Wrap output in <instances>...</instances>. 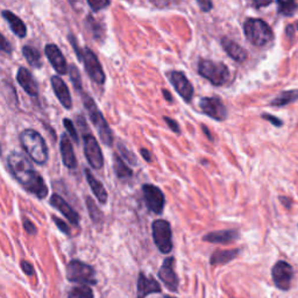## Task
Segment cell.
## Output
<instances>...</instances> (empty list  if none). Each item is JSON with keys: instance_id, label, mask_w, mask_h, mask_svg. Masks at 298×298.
<instances>
[{"instance_id": "obj_1", "label": "cell", "mask_w": 298, "mask_h": 298, "mask_svg": "<svg viewBox=\"0 0 298 298\" xmlns=\"http://www.w3.org/2000/svg\"><path fill=\"white\" fill-rule=\"evenodd\" d=\"M9 171L28 192L38 198H45L48 196V186L42 176L34 169L27 156L18 152H12L7 157Z\"/></svg>"}, {"instance_id": "obj_2", "label": "cell", "mask_w": 298, "mask_h": 298, "mask_svg": "<svg viewBox=\"0 0 298 298\" xmlns=\"http://www.w3.org/2000/svg\"><path fill=\"white\" fill-rule=\"evenodd\" d=\"M20 143L28 156L37 165L43 166L48 161V147L43 136L38 130L27 128L20 134Z\"/></svg>"}, {"instance_id": "obj_3", "label": "cell", "mask_w": 298, "mask_h": 298, "mask_svg": "<svg viewBox=\"0 0 298 298\" xmlns=\"http://www.w3.org/2000/svg\"><path fill=\"white\" fill-rule=\"evenodd\" d=\"M82 96H83V103L85 109H86L87 113H89L90 120L92 121L93 126L96 127V129L98 130L101 142H103L104 145L111 147L113 145L114 139L112 129L110 128L106 119L104 118L103 113L100 112V110L97 107L96 103H94V100L91 98V96L86 93H82Z\"/></svg>"}, {"instance_id": "obj_4", "label": "cell", "mask_w": 298, "mask_h": 298, "mask_svg": "<svg viewBox=\"0 0 298 298\" xmlns=\"http://www.w3.org/2000/svg\"><path fill=\"white\" fill-rule=\"evenodd\" d=\"M244 31L245 37L255 47H264L274 38L271 28L261 19H248L244 24Z\"/></svg>"}, {"instance_id": "obj_5", "label": "cell", "mask_w": 298, "mask_h": 298, "mask_svg": "<svg viewBox=\"0 0 298 298\" xmlns=\"http://www.w3.org/2000/svg\"><path fill=\"white\" fill-rule=\"evenodd\" d=\"M198 74L210 83L220 86L230 78V71L227 65L221 62H213L210 60H201L198 63Z\"/></svg>"}, {"instance_id": "obj_6", "label": "cell", "mask_w": 298, "mask_h": 298, "mask_svg": "<svg viewBox=\"0 0 298 298\" xmlns=\"http://www.w3.org/2000/svg\"><path fill=\"white\" fill-rule=\"evenodd\" d=\"M67 277L70 282H78L82 284H96V273L93 268L83 262L74 260L68 264Z\"/></svg>"}, {"instance_id": "obj_7", "label": "cell", "mask_w": 298, "mask_h": 298, "mask_svg": "<svg viewBox=\"0 0 298 298\" xmlns=\"http://www.w3.org/2000/svg\"><path fill=\"white\" fill-rule=\"evenodd\" d=\"M153 239L155 241L156 247L159 248L161 253L168 254L172 250V240H171V227L167 220H155L152 225Z\"/></svg>"}, {"instance_id": "obj_8", "label": "cell", "mask_w": 298, "mask_h": 298, "mask_svg": "<svg viewBox=\"0 0 298 298\" xmlns=\"http://www.w3.org/2000/svg\"><path fill=\"white\" fill-rule=\"evenodd\" d=\"M81 61L84 63V68L86 70V74L97 84H104L106 81V75H105L103 67H101L99 60L96 56V54L91 50L90 48L85 47L83 49Z\"/></svg>"}, {"instance_id": "obj_9", "label": "cell", "mask_w": 298, "mask_h": 298, "mask_svg": "<svg viewBox=\"0 0 298 298\" xmlns=\"http://www.w3.org/2000/svg\"><path fill=\"white\" fill-rule=\"evenodd\" d=\"M84 155L93 169H101L104 166V156L97 139L91 133L83 134Z\"/></svg>"}, {"instance_id": "obj_10", "label": "cell", "mask_w": 298, "mask_h": 298, "mask_svg": "<svg viewBox=\"0 0 298 298\" xmlns=\"http://www.w3.org/2000/svg\"><path fill=\"white\" fill-rule=\"evenodd\" d=\"M271 277L277 289L287 291L290 289L294 277V269L286 261H278L271 270Z\"/></svg>"}, {"instance_id": "obj_11", "label": "cell", "mask_w": 298, "mask_h": 298, "mask_svg": "<svg viewBox=\"0 0 298 298\" xmlns=\"http://www.w3.org/2000/svg\"><path fill=\"white\" fill-rule=\"evenodd\" d=\"M142 192L147 208L154 213L161 214L166 204L165 195H163L161 189L152 184H145L142 185Z\"/></svg>"}, {"instance_id": "obj_12", "label": "cell", "mask_w": 298, "mask_h": 298, "mask_svg": "<svg viewBox=\"0 0 298 298\" xmlns=\"http://www.w3.org/2000/svg\"><path fill=\"white\" fill-rule=\"evenodd\" d=\"M168 78L172 86L175 87L176 92H177L186 103H190V101L192 100V98H194L195 90L192 84L190 83V81L186 78L184 73L172 70L168 73Z\"/></svg>"}, {"instance_id": "obj_13", "label": "cell", "mask_w": 298, "mask_h": 298, "mask_svg": "<svg viewBox=\"0 0 298 298\" xmlns=\"http://www.w3.org/2000/svg\"><path fill=\"white\" fill-rule=\"evenodd\" d=\"M199 107L206 116L212 119L221 121L227 117V110H226L224 103L218 97H205L199 100Z\"/></svg>"}, {"instance_id": "obj_14", "label": "cell", "mask_w": 298, "mask_h": 298, "mask_svg": "<svg viewBox=\"0 0 298 298\" xmlns=\"http://www.w3.org/2000/svg\"><path fill=\"white\" fill-rule=\"evenodd\" d=\"M44 54L56 73H58L60 75H65L68 73L69 67H68L67 60H65L64 55L62 54L61 49L58 48L56 44L49 43L45 45Z\"/></svg>"}, {"instance_id": "obj_15", "label": "cell", "mask_w": 298, "mask_h": 298, "mask_svg": "<svg viewBox=\"0 0 298 298\" xmlns=\"http://www.w3.org/2000/svg\"><path fill=\"white\" fill-rule=\"evenodd\" d=\"M173 264H175L173 257L166 258L161 269L159 271L160 280L162 281L163 284H165L170 291H176L178 288V278L175 270H173Z\"/></svg>"}, {"instance_id": "obj_16", "label": "cell", "mask_w": 298, "mask_h": 298, "mask_svg": "<svg viewBox=\"0 0 298 298\" xmlns=\"http://www.w3.org/2000/svg\"><path fill=\"white\" fill-rule=\"evenodd\" d=\"M50 83L55 96L57 97L62 106L64 109L70 110L73 107V99H71V94L70 91H69L68 85L64 83V81L60 76H52L50 78Z\"/></svg>"}, {"instance_id": "obj_17", "label": "cell", "mask_w": 298, "mask_h": 298, "mask_svg": "<svg viewBox=\"0 0 298 298\" xmlns=\"http://www.w3.org/2000/svg\"><path fill=\"white\" fill-rule=\"evenodd\" d=\"M16 81L25 92L29 94L31 97H38L39 94V86L37 81L34 80L31 71L24 67L19 68L18 73H16Z\"/></svg>"}, {"instance_id": "obj_18", "label": "cell", "mask_w": 298, "mask_h": 298, "mask_svg": "<svg viewBox=\"0 0 298 298\" xmlns=\"http://www.w3.org/2000/svg\"><path fill=\"white\" fill-rule=\"evenodd\" d=\"M60 150H61L62 161H63L64 166L69 169L76 168L77 159H76V155H75L73 143H71L70 137L68 136V134H62L61 135Z\"/></svg>"}, {"instance_id": "obj_19", "label": "cell", "mask_w": 298, "mask_h": 298, "mask_svg": "<svg viewBox=\"0 0 298 298\" xmlns=\"http://www.w3.org/2000/svg\"><path fill=\"white\" fill-rule=\"evenodd\" d=\"M50 204L54 206L55 209L58 210V211H60L61 213L71 222V224L75 226L78 225V222H80V215H78L77 212L75 211V210L61 197V196H58L56 194L52 195L50 198Z\"/></svg>"}, {"instance_id": "obj_20", "label": "cell", "mask_w": 298, "mask_h": 298, "mask_svg": "<svg viewBox=\"0 0 298 298\" xmlns=\"http://www.w3.org/2000/svg\"><path fill=\"white\" fill-rule=\"evenodd\" d=\"M161 286L153 277L146 276L143 273L139 274L137 280V298H145L147 295L153 293H160Z\"/></svg>"}, {"instance_id": "obj_21", "label": "cell", "mask_w": 298, "mask_h": 298, "mask_svg": "<svg viewBox=\"0 0 298 298\" xmlns=\"http://www.w3.org/2000/svg\"><path fill=\"white\" fill-rule=\"evenodd\" d=\"M221 45L225 49V51L227 52V55L231 58H233L235 62L238 63H242L247 60V51L241 47L240 44H238L237 42L228 38H222L221 39Z\"/></svg>"}, {"instance_id": "obj_22", "label": "cell", "mask_w": 298, "mask_h": 298, "mask_svg": "<svg viewBox=\"0 0 298 298\" xmlns=\"http://www.w3.org/2000/svg\"><path fill=\"white\" fill-rule=\"evenodd\" d=\"M239 239V232L235 230H225L210 232L209 234L204 235L203 240L211 242V244H230Z\"/></svg>"}, {"instance_id": "obj_23", "label": "cell", "mask_w": 298, "mask_h": 298, "mask_svg": "<svg viewBox=\"0 0 298 298\" xmlns=\"http://www.w3.org/2000/svg\"><path fill=\"white\" fill-rule=\"evenodd\" d=\"M1 14H2V18L8 22L9 28L12 29V32L14 33L16 37L24 39L26 37V34H27V27H26L24 21L11 11H2Z\"/></svg>"}, {"instance_id": "obj_24", "label": "cell", "mask_w": 298, "mask_h": 298, "mask_svg": "<svg viewBox=\"0 0 298 298\" xmlns=\"http://www.w3.org/2000/svg\"><path fill=\"white\" fill-rule=\"evenodd\" d=\"M85 176H86L87 183H89L91 190H92V192L96 196L98 201L101 204H105V203L107 202V198H109V196H107V191L105 190L104 185L101 184L100 181H98V179L94 177L93 173L90 171L89 169H85Z\"/></svg>"}, {"instance_id": "obj_25", "label": "cell", "mask_w": 298, "mask_h": 298, "mask_svg": "<svg viewBox=\"0 0 298 298\" xmlns=\"http://www.w3.org/2000/svg\"><path fill=\"white\" fill-rule=\"evenodd\" d=\"M298 100V90H290V91H283L278 96L274 98L270 101L271 106H277V107H283L286 105H289L294 101Z\"/></svg>"}, {"instance_id": "obj_26", "label": "cell", "mask_w": 298, "mask_h": 298, "mask_svg": "<svg viewBox=\"0 0 298 298\" xmlns=\"http://www.w3.org/2000/svg\"><path fill=\"white\" fill-rule=\"evenodd\" d=\"M22 55L27 60L28 64L34 69H40L42 67L41 54L37 48L31 47V45H25L22 47Z\"/></svg>"}, {"instance_id": "obj_27", "label": "cell", "mask_w": 298, "mask_h": 298, "mask_svg": "<svg viewBox=\"0 0 298 298\" xmlns=\"http://www.w3.org/2000/svg\"><path fill=\"white\" fill-rule=\"evenodd\" d=\"M113 168L114 171H116V175L119 178L125 179L132 177L133 170L126 165V162L118 154H114L113 155Z\"/></svg>"}, {"instance_id": "obj_28", "label": "cell", "mask_w": 298, "mask_h": 298, "mask_svg": "<svg viewBox=\"0 0 298 298\" xmlns=\"http://www.w3.org/2000/svg\"><path fill=\"white\" fill-rule=\"evenodd\" d=\"M239 250L233 251H215L213 254L211 255L210 262L211 264H224L228 263V262L233 260L238 256Z\"/></svg>"}, {"instance_id": "obj_29", "label": "cell", "mask_w": 298, "mask_h": 298, "mask_svg": "<svg viewBox=\"0 0 298 298\" xmlns=\"http://www.w3.org/2000/svg\"><path fill=\"white\" fill-rule=\"evenodd\" d=\"M86 26L87 29H89L91 35L96 41H103L105 38V29L103 26H101L99 22H98L93 16L89 15L86 18Z\"/></svg>"}, {"instance_id": "obj_30", "label": "cell", "mask_w": 298, "mask_h": 298, "mask_svg": "<svg viewBox=\"0 0 298 298\" xmlns=\"http://www.w3.org/2000/svg\"><path fill=\"white\" fill-rule=\"evenodd\" d=\"M278 14L284 16H293L297 11V4L295 0H276Z\"/></svg>"}, {"instance_id": "obj_31", "label": "cell", "mask_w": 298, "mask_h": 298, "mask_svg": "<svg viewBox=\"0 0 298 298\" xmlns=\"http://www.w3.org/2000/svg\"><path fill=\"white\" fill-rule=\"evenodd\" d=\"M68 298H93V291L86 284L75 287L68 294Z\"/></svg>"}, {"instance_id": "obj_32", "label": "cell", "mask_w": 298, "mask_h": 298, "mask_svg": "<svg viewBox=\"0 0 298 298\" xmlns=\"http://www.w3.org/2000/svg\"><path fill=\"white\" fill-rule=\"evenodd\" d=\"M86 205H87V210H89V214L91 219H92L96 224L101 222V220H103V212L100 211L93 199L91 197H86Z\"/></svg>"}, {"instance_id": "obj_33", "label": "cell", "mask_w": 298, "mask_h": 298, "mask_svg": "<svg viewBox=\"0 0 298 298\" xmlns=\"http://www.w3.org/2000/svg\"><path fill=\"white\" fill-rule=\"evenodd\" d=\"M69 70H70L69 71V75H70V80L73 82L75 89L83 93V86H82V80H81L80 71H78V68L75 64H71L70 67H69Z\"/></svg>"}, {"instance_id": "obj_34", "label": "cell", "mask_w": 298, "mask_h": 298, "mask_svg": "<svg viewBox=\"0 0 298 298\" xmlns=\"http://www.w3.org/2000/svg\"><path fill=\"white\" fill-rule=\"evenodd\" d=\"M118 149H119V153L123 155L124 159L126 160L127 163H130V165H136L137 160L134 154L130 152V150L127 148L125 145H123V143L119 142L118 143Z\"/></svg>"}, {"instance_id": "obj_35", "label": "cell", "mask_w": 298, "mask_h": 298, "mask_svg": "<svg viewBox=\"0 0 298 298\" xmlns=\"http://www.w3.org/2000/svg\"><path fill=\"white\" fill-rule=\"evenodd\" d=\"M63 125L65 127V129H67V132L69 133V135H70L71 139L74 140V142L80 143V136H78V132L73 121L70 119H63Z\"/></svg>"}, {"instance_id": "obj_36", "label": "cell", "mask_w": 298, "mask_h": 298, "mask_svg": "<svg viewBox=\"0 0 298 298\" xmlns=\"http://www.w3.org/2000/svg\"><path fill=\"white\" fill-rule=\"evenodd\" d=\"M86 1L93 12H99L101 9L109 7L111 4L110 0H86Z\"/></svg>"}, {"instance_id": "obj_37", "label": "cell", "mask_w": 298, "mask_h": 298, "mask_svg": "<svg viewBox=\"0 0 298 298\" xmlns=\"http://www.w3.org/2000/svg\"><path fill=\"white\" fill-rule=\"evenodd\" d=\"M12 45L9 44V42L6 40V38L4 37V35L0 33V51L1 52H5V54L7 55H11L12 54Z\"/></svg>"}, {"instance_id": "obj_38", "label": "cell", "mask_w": 298, "mask_h": 298, "mask_svg": "<svg viewBox=\"0 0 298 298\" xmlns=\"http://www.w3.org/2000/svg\"><path fill=\"white\" fill-rule=\"evenodd\" d=\"M261 118H262V119H264V120L269 121V123H271V124H273L274 126H276V127H281V126L283 125V121H282V120H281V119H278L277 117L271 116V114L263 113V114H261Z\"/></svg>"}, {"instance_id": "obj_39", "label": "cell", "mask_w": 298, "mask_h": 298, "mask_svg": "<svg viewBox=\"0 0 298 298\" xmlns=\"http://www.w3.org/2000/svg\"><path fill=\"white\" fill-rule=\"evenodd\" d=\"M52 220L55 221V224H56L57 227L60 228V230L62 232H63V233L70 235V228H69L68 224H65V222L63 220H62V219L55 217V215H54V217H52Z\"/></svg>"}, {"instance_id": "obj_40", "label": "cell", "mask_w": 298, "mask_h": 298, "mask_svg": "<svg viewBox=\"0 0 298 298\" xmlns=\"http://www.w3.org/2000/svg\"><path fill=\"white\" fill-rule=\"evenodd\" d=\"M163 120H165L166 123L168 124L169 128L171 129L172 132H175V133H177V134L181 133V129H179V125H178L177 121L171 119V118H169V117H163Z\"/></svg>"}, {"instance_id": "obj_41", "label": "cell", "mask_w": 298, "mask_h": 298, "mask_svg": "<svg viewBox=\"0 0 298 298\" xmlns=\"http://www.w3.org/2000/svg\"><path fill=\"white\" fill-rule=\"evenodd\" d=\"M197 2L199 8H201L203 12H210L213 8V1H212V0H197Z\"/></svg>"}, {"instance_id": "obj_42", "label": "cell", "mask_w": 298, "mask_h": 298, "mask_svg": "<svg viewBox=\"0 0 298 298\" xmlns=\"http://www.w3.org/2000/svg\"><path fill=\"white\" fill-rule=\"evenodd\" d=\"M22 221H24V227H25V231L27 232L28 234H35L37 233V227H35L34 224L29 220L28 218H24L22 219Z\"/></svg>"}, {"instance_id": "obj_43", "label": "cell", "mask_w": 298, "mask_h": 298, "mask_svg": "<svg viewBox=\"0 0 298 298\" xmlns=\"http://www.w3.org/2000/svg\"><path fill=\"white\" fill-rule=\"evenodd\" d=\"M21 268H22V270H24V273L26 275H33V274H34V268H33V264H31L27 261H22L21 262Z\"/></svg>"}, {"instance_id": "obj_44", "label": "cell", "mask_w": 298, "mask_h": 298, "mask_svg": "<svg viewBox=\"0 0 298 298\" xmlns=\"http://www.w3.org/2000/svg\"><path fill=\"white\" fill-rule=\"evenodd\" d=\"M273 2V0H253L254 7L260 8V7H267L268 5H270Z\"/></svg>"}, {"instance_id": "obj_45", "label": "cell", "mask_w": 298, "mask_h": 298, "mask_svg": "<svg viewBox=\"0 0 298 298\" xmlns=\"http://www.w3.org/2000/svg\"><path fill=\"white\" fill-rule=\"evenodd\" d=\"M140 153H141L142 157L146 160L147 162H150V161H152V154H150V152H149L148 149L141 148V149H140Z\"/></svg>"}, {"instance_id": "obj_46", "label": "cell", "mask_w": 298, "mask_h": 298, "mask_svg": "<svg viewBox=\"0 0 298 298\" xmlns=\"http://www.w3.org/2000/svg\"><path fill=\"white\" fill-rule=\"evenodd\" d=\"M162 93H163V96H165V98L168 101H172V96H171V93L169 92L168 90H162Z\"/></svg>"}, {"instance_id": "obj_47", "label": "cell", "mask_w": 298, "mask_h": 298, "mask_svg": "<svg viewBox=\"0 0 298 298\" xmlns=\"http://www.w3.org/2000/svg\"><path fill=\"white\" fill-rule=\"evenodd\" d=\"M280 199H281V202H282V203H283V204L287 206V208H290V205H289V204H290V203H291V202H290V199H289V198H286V197H281Z\"/></svg>"}, {"instance_id": "obj_48", "label": "cell", "mask_w": 298, "mask_h": 298, "mask_svg": "<svg viewBox=\"0 0 298 298\" xmlns=\"http://www.w3.org/2000/svg\"><path fill=\"white\" fill-rule=\"evenodd\" d=\"M203 130H204V133L206 134V136H208L210 140H212V136H211V134H210V132H209V129H208V128H206V127H205V126H203Z\"/></svg>"}, {"instance_id": "obj_49", "label": "cell", "mask_w": 298, "mask_h": 298, "mask_svg": "<svg viewBox=\"0 0 298 298\" xmlns=\"http://www.w3.org/2000/svg\"><path fill=\"white\" fill-rule=\"evenodd\" d=\"M1 153H2V148H1V145H0V155H1Z\"/></svg>"}, {"instance_id": "obj_50", "label": "cell", "mask_w": 298, "mask_h": 298, "mask_svg": "<svg viewBox=\"0 0 298 298\" xmlns=\"http://www.w3.org/2000/svg\"><path fill=\"white\" fill-rule=\"evenodd\" d=\"M166 298H175V297H170V296H166Z\"/></svg>"}]
</instances>
